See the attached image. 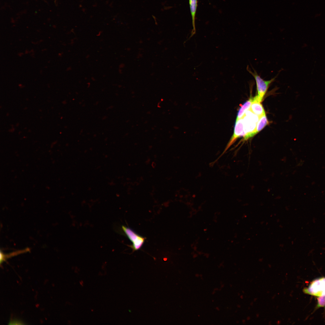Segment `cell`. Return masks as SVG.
<instances>
[{"label":"cell","mask_w":325,"mask_h":325,"mask_svg":"<svg viewBox=\"0 0 325 325\" xmlns=\"http://www.w3.org/2000/svg\"><path fill=\"white\" fill-rule=\"evenodd\" d=\"M242 118L245 134L243 140L245 141L255 135L254 133L259 117L249 109L246 111Z\"/></svg>","instance_id":"obj_1"},{"label":"cell","mask_w":325,"mask_h":325,"mask_svg":"<svg viewBox=\"0 0 325 325\" xmlns=\"http://www.w3.org/2000/svg\"><path fill=\"white\" fill-rule=\"evenodd\" d=\"M247 70L254 78L256 83L258 95L256 96L258 100L261 102L262 101L270 84L274 81L276 77L268 80H265L262 79L256 71H251L248 67Z\"/></svg>","instance_id":"obj_2"},{"label":"cell","mask_w":325,"mask_h":325,"mask_svg":"<svg viewBox=\"0 0 325 325\" xmlns=\"http://www.w3.org/2000/svg\"><path fill=\"white\" fill-rule=\"evenodd\" d=\"M122 229L125 235L132 243L130 247L133 251L140 249L144 243L146 238L140 236L131 228L124 225L122 226Z\"/></svg>","instance_id":"obj_3"},{"label":"cell","mask_w":325,"mask_h":325,"mask_svg":"<svg viewBox=\"0 0 325 325\" xmlns=\"http://www.w3.org/2000/svg\"><path fill=\"white\" fill-rule=\"evenodd\" d=\"M245 135L243 121V118H242L236 121L233 135L221 156L223 155L226 152L238 138L241 136L244 137Z\"/></svg>","instance_id":"obj_4"},{"label":"cell","mask_w":325,"mask_h":325,"mask_svg":"<svg viewBox=\"0 0 325 325\" xmlns=\"http://www.w3.org/2000/svg\"><path fill=\"white\" fill-rule=\"evenodd\" d=\"M249 109L259 117L265 114L262 105L261 104V102L258 100L256 96L253 98Z\"/></svg>","instance_id":"obj_5"},{"label":"cell","mask_w":325,"mask_h":325,"mask_svg":"<svg viewBox=\"0 0 325 325\" xmlns=\"http://www.w3.org/2000/svg\"><path fill=\"white\" fill-rule=\"evenodd\" d=\"M253 99V98H250L241 106L238 112L236 121L242 118L246 111L249 109L252 101Z\"/></svg>","instance_id":"obj_6"},{"label":"cell","mask_w":325,"mask_h":325,"mask_svg":"<svg viewBox=\"0 0 325 325\" xmlns=\"http://www.w3.org/2000/svg\"><path fill=\"white\" fill-rule=\"evenodd\" d=\"M268 121L265 114L259 117V119L257 123L256 129L254 133L255 135L261 131L266 125L268 124Z\"/></svg>","instance_id":"obj_7"},{"label":"cell","mask_w":325,"mask_h":325,"mask_svg":"<svg viewBox=\"0 0 325 325\" xmlns=\"http://www.w3.org/2000/svg\"><path fill=\"white\" fill-rule=\"evenodd\" d=\"M190 10L193 27L194 28L197 0H189Z\"/></svg>","instance_id":"obj_8"},{"label":"cell","mask_w":325,"mask_h":325,"mask_svg":"<svg viewBox=\"0 0 325 325\" xmlns=\"http://www.w3.org/2000/svg\"><path fill=\"white\" fill-rule=\"evenodd\" d=\"M318 306L325 307V296L320 297L318 298Z\"/></svg>","instance_id":"obj_9"}]
</instances>
